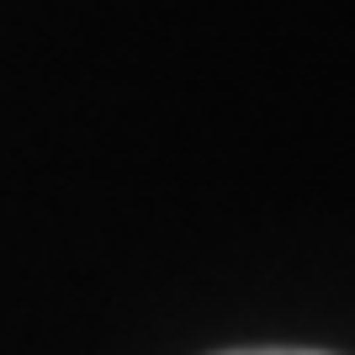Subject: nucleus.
<instances>
[{
    "label": "nucleus",
    "mask_w": 355,
    "mask_h": 355,
    "mask_svg": "<svg viewBox=\"0 0 355 355\" xmlns=\"http://www.w3.org/2000/svg\"><path fill=\"white\" fill-rule=\"evenodd\" d=\"M223 355H324V350H223Z\"/></svg>",
    "instance_id": "nucleus-1"
}]
</instances>
